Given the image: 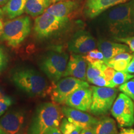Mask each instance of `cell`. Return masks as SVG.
Returning <instances> with one entry per match:
<instances>
[{
    "label": "cell",
    "mask_w": 134,
    "mask_h": 134,
    "mask_svg": "<svg viewBox=\"0 0 134 134\" xmlns=\"http://www.w3.org/2000/svg\"><path fill=\"white\" fill-rule=\"evenodd\" d=\"M132 1L114 6L102 13L100 19L115 37H125L134 34L131 19Z\"/></svg>",
    "instance_id": "6da1fadb"
},
{
    "label": "cell",
    "mask_w": 134,
    "mask_h": 134,
    "mask_svg": "<svg viewBox=\"0 0 134 134\" xmlns=\"http://www.w3.org/2000/svg\"><path fill=\"white\" fill-rule=\"evenodd\" d=\"M11 79L15 86L31 97H44L50 93L51 86L37 70L21 67L13 72Z\"/></svg>",
    "instance_id": "7a4b0ae2"
},
{
    "label": "cell",
    "mask_w": 134,
    "mask_h": 134,
    "mask_svg": "<svg viewBox=\"0 0 134 134\" xmlns=\"http://www.w3.org/2000/svg\"><path fill=\"white\" fill-rule=\"evenodd\" d=\"M63 114L55 102L40 104L36 109L27 134H44L53 127H59Z\"/></svg>",
    "instance_id": "3957f363"
},
{
    "label": "cell",
    "mask_w": 134,
    "mask_h": 134,
    "mask_svg": "<svg viewBox=\"0 0 134 134\" xmlns=\"http://www.w3.org/2000/svg\"><path fill=\"white\" fill-rule=\"evenodd\" d=\"M31 21L29 16L14 18L4 23L1 39L12 48L18 47L29 35Z\"/></svg>",
    "instance_id": "277c9868"
},
{
    "label": "cell",
    "mask_w": 134,
    "mask_h": 134,
    "mask_svg": "<svg viewBox=\"0 0 134 134\" xmlns=\"http://www.w3.org/2000/svg\"><path fill=\"white\" fill-rule=\"evenodd\" d=\"M69 56L65 52L52 50L46 53L39 63L43 73L53 83L65 76Z\"/></svg>",
    "instance_id": "5b68a950"
},
{
    "label": "cell",
    "mask_w": 134,
    "mask_h": 134,
    "mask_svg": "<svg viewBox=\"0 0 134 134\" xmlns=\"http://www.w3.org/2000/svg\"><path fill=\"white\" fill-rule=\"evenodd\" d=\"M68 21V17L60 18L46 11L36 18L34 30L38 37L48 38L63 29Z\"/></svg>",
    "instance_id": "8992f818"
},
{
    "label": "cell",
    "mask_w": 134,
    "mask_h": 134,
    "mask_svg": "<svg viewBox=\"0 0 134 134\" xmlns=\"http://www.w3.org/2000/svg\"><path fill=\"white\" fill-rule=\"evenodd\" d=\"M91 88L93 91V99L90 113L96 115L105 114L113 106L118 90L110 87L91 86Z\"/></svg>",
    "instance_id": "52a82bcc"
},
{
    "label": "cell",
    "mask_w": 134,
    "mask_h": 134,
    "mask_svg": "<svg viewBox=\"0 0 134 134\" xmlns=\"http://www.w3.org/2000/svg\"><path fill=\"white\" fill-rule=\"evenodd\" d=\"M110 113L120 128L130 127L134 124L133 101L124 93H120L117 97Z\"/></svg>",
    "instance_id": "ba28073f"
},
{
    "label": "cell",
    "mask_w": 134,
    "mask_h": 134,
    "mask_svg": "<svg viewBox=\"0 0 134 134\" xmlns=\"http://www.w3.org/2000/svg\"><path fill=\"white\" fill-rule=\"evenodd\" d=\"M89 87L86 81L75 77L66 76L54 83V85L51 86L49 94L53 102L62 104H65L68 97L76 90Z\"/></svg>",
    "instance_id": "9c48e42d"
},
{
    "label": "cell",
    "mask_w": 134,
    "mask_h": 134,
    "mask_svg": "<svg viewBox=\"0 0 134 134\" xmlns=\"http://www.w3.org/2000/svg\"><path fill=\"white\" fill-rule=\"evenodd\" d=\"M68 50L76 54H86L95 49L96 41L89 32L79 31L73 35L68 44Z\"/></svg>",
    "instance_id": "30bf717a"
},
{
    "label": "cell",
    "mask_w": 134,
    "mask_h": 134,
    "mask_svg": "<svg viewBox=\"0 0 134 134\" xmlns=\"http://www.w3.org/2000/svg\"><path fill=\"white\" fill-rule=\"evenodd\" d=\"M24 122L25 114L23 110H11L0 118V127L6 134H21Z\"/></svg>",
    "instance_id": "8fae6325"
},
{
    "label": "cell",
    "mask_w": 134,
    "mask_h": 134,
    "mask_svg": "<svg viewBox=\"0 0 134 134\" xmlns=\"http://www.w3.org/2000/svg\"><path fill=\"white\" fill-rule=\"evenodd\" d=\"M62 110L68 121L82 129L95 126L99 121L98 119L89 114L70 107L63 106L62 108Z\"/></svg>",
    "instance_id": "7c38bea8"
},
{
    "label": "cell",
    "mask_w": 134,
    "mask_h": 134,
    "mask_svg": "<svg viewBox=\"0 0 134 134\" xmlns=\"http://www.w3.org/2000/svg\"><path fill=\"white\" fill-rule=\"evenodd\" d=\"M92 99L93 91L91 88H82L73 92L66 99L65 104L70 108L86 112L90 109Z\"/></svg>",
    "instance_id": "4fadbf2b"
},
{
    "label": "cell",
    "mask_w": 134,
    "mask_h": 134,
    "mask_svg": "<svg viewBox=\"0 0 134 134\" xmlns=\"http://www.w3.org/2000/svg\"><path fill=\"white\" fill-rule=\"evenodd\" d=\"M130 0H86L84 13L88 18L94 19L102 13L116 5L122 4Z\"/></svg>",
    "instance_id": "5bb4252c"
},
{
    "label": "cell",
    "mask_w": 134,
    "mask_h": 134,
    "mask_svg": "<svg viewBox=\"0 0 134 134\" xmlns=\"http://www.w3.org/2000/svg\"><path fill=\"white\" fill-rule=\"evenodd\" d=\"M87 66L88 63L84 56L74 53H71L64 77L71 76L83 81H86Z\"/></svg>",
    "instance_id": "9a60e30c"
},
{
    "label": "cell",
    "mask_w": 134,
    "mask_h": 134,
    "mask_svg": "<svg viewBox=\"0 0 134 134\" xmlns=\"http://www.w3.org/2000/svg\"><path fill=\"white\" fill-rule=\"evenodd\" d=\"M98 49L103 53L104 62L106 63L109 60L120 53L128 52L129 47L126 45L112 42L108 40L100 39L98 42Z\"/></svg>",
    "instance_id": "2e32d148"
},
{
    "label": "cell",
    "mask_w": 134,
    "mask_h": 134,
    "mask_svg": "<svg viewBox=\"0 0 134 134\" xmlns=\"http://www.w3.org/2000/svg\"><path fill=\"white\" fill-rule=\"evenodd\" d=\"M79 3L76 0H65L52 4L47 12L60 18H66L77 9Z\"/></svg>",
    "instance_id": "e0dca14e"
},
{
    "label": "cell",
    "mask_w": 134,
    "mask_h": 134,
    "mask_svg": "<svg viewBox=\"0 0 134 134\" xmlns=\"http://www.w3.org/2000/svg\"><path fill=\"white\" fill-rule=\"evenodd\" d=\"M26 1L27 0H9L2 8L4 14L11 19L21 16L25 12Z\"/></svg>",
    "instance_id": "ac0fdd59"
},
{
    "label": "cell",
    "mask_w": 134,
    "mask_h": 134,
    "mask_svg": "<svg viewBox=\"0 0 134 134\" xmlns=\"http://www.w3.org/2000/svg\"><path fill=\"white\" fill-rule=\"evenodd\" d=\"M52 4L50 0H27L25 12L32 17H38Z\"/></svg>",
    "instance_id": "d6986e66"
},
{
    "label": "cell",
    "mask_w": 134,
    "mask_h": 134,
    "mask_svg": "<svg viewBox=\"0 0 134 134\" xmlns=\"http://www.w3.org/2000/svg\"><path fill=\"white\" fill-rule=\"evenodd\" d=\"M96 134H119L116 123L109 117H103L95 125Z\"/></svg>",
    "instance_id": "ffe728a7"
},
{
    "label": "cell",
    "mask_w": 134,
    "mask_h": 134,
    "mask_svg": "<svg viewBox=\"0 0 134 134\" xmlns=\"http://www.w3.org/2000/svg\"><path fill=\"white\" fill-rule=\"evenodd\" d=\"M107 65L104 61H99L93 64L88 63L86 70V80L91 82L92 80L99 76H103V71Z\"/></svg>",
    "instance_id": "44dd1931"
},
{
    "label": "cell",
    "mask_w": 134,
    "mask_h": 134,
    "mask_svg": "<svg viewBox=\"0 0 134 134\" xmlns=\"http://www.w3.org/2000/svg\"><path fill=\"white\" fill-rule=\"evenodd\" d=\"M133 74H131L125 71H116L113 80L110 81L112 87L115 88L118 86H120L122 84L129 81L130 80L133 79Z\"/></svg>",
    "instance_id": "7402d4cb"
},
{
    "label": "cell",
    "mask_w": 134,
    "mask_h": 134,
    "mask_svg": "<svg viewBox=\"0 0 134 134\" xmlns=\"http://www.w3.org/2000/svg\"><path fill=\"white\" fill-rule=\"evenodd\" d=\"M62 134H81L82 129L71 123L66 118H63L60 125Z\"/></svg>",
    "instance_id": "603a6c76"
},
{
    "label": "cell",
    "mask_w": 134,
    "mask_h": 134,
    "mask_svg": "<svg viewBox=\"0 0 134 134\" xmlns=\"http://www.w3.org/2000/svg\"><path fill=\"white\" fill-rule=\"evenodd\" d=\"M12 103L13 100L11 97L6 94L0 89V117L4 114Z\"/></svg>",
    "instance_id": "cb8c5ba5"
},
{
    "label": "cell",
    "mask_w": 134,
    "mask_h": 134,
    "mask_svg": "<svg viewBox=\"0 0 134 134\" xmlns=\"http://www.w3.org/2000/svg\"><path fill=\"white\" fill-rule=\"evenodd\" d=\"M84 57L86 59L87 62L91 63V64L104 60L103 53L98 49H94L89 52L85 56H84Z\"/></svg>",
    "instance_id": "d4e9b609"
},
{
    "label": "cell",
    "mask_w": 134,
    "mask_h": 134,
    "mask_svg": "<svg viewBox=\"0 0 134 134\" xmlns=\"http://www.w3.org/2000/svg\"><path fill=\"white\" fill-rule=\"evenodd\" d=\"M119 90L134 101V78L120 85Z\"/></svg>",
    "instance_id": "484cf974"
},
{
    "label": "cell",
    "mask_w": 134,
    "mask_h": 134,
    "mask_svg": "<svg viewBox=\"0 0 134 134\" xmlns=\"http://www.w3.org/2000/svg\"><path fill=\"white\" fill-rule=\"evenodd\" d=\"M115 41L124 43L129 47L132 52H134V36L125 37H115L114 38Z\"/></svg>",
    "instance_id": "4316f807"
},
{
    "label": "cell",
    "mask_w": 134,
    "mask_h": 134,
    "mask_svg": "<svg viewBox=\"0 0 134 134\" xmlns=\"http://www.w3.org/2000/svg\"><path fill=\"white\" fill-rule=\"evenodd\" d=\"M92 84L96 86L99 87H110L112 88L111 82H109L105 79V78L103 76H99L96 78H94L92 80L91 82Z\"/></svg>",
    "instance_id": "83f0119b"
},
{
    "label": "cell",
    "mask_w": 134,
    "mask_h": 134,
    "mask_svg": "<svg viewBox=\"0 0 134 134\" xmlns=\"http://www.w3.org/2000/svg\"><path fill=\"white\" fill-rule=\"evenodd\" d=\"M115 70L113 68L107 65L103 71V76L107 81L110 82L112 81L115 73Z\"/></svg>",
    "instance_id": "f1b7e54d"
},
{
    "label": "cell",
    "mask_w": 134,
    "mask_h": 134,
    "mask_svg": "<svg viewBox=\"0 0 134 134\" xmlns=\"http://www.w3.org/2000/svg\"><path fill=\"white\" fill-rule=\"evenodd\" d=\"M8 63V58L6 53L3 50V48L0 47V73L3 71V70L6 68Z\"/></svg>",
    "instance_id": "f546056e"
},
{
    "label": "cell",
    "mask_w": 134,
    "mask_h": 134,
    "mask_svg": "<svg viewBox=\"0 0 134 134\" xmlns=\"http://www.w3.org/2000/svg\"><path fill=\"white\" fill-rule=\"evenodd\" d=\"M125 71L129 73H131V74H134V53L133 55V57H132L131 61L130 62L127 69Z\"/></svg>",
    "instance_id": "4dcf8cb0"
},
{
    "label": "cell",
    "mask_w": 134,
    "mask_h": 134,
    "mask_svg": "<svg viewBox=\"0 0 134 134\" xmlns=\"http://www.w3.org/2000/svg\"><path fill=\"white\" fill-rule=\"evenodd\" d=\"M81 134H96L95 133V126L83 129L81 130Z\"/></svg>",
    "instance_id": "1f68e13d"
},
{
    "label": "cell",
    "mask_w": 134,
    "mask_h": 134,
    "mask_svg": "<svg viewBox=\"0 0 134 134\" xmlns=\"http://www.w3.org/2000/svg\"><path fill=\"white\" fill-rule=\"evenodd\" d=\"M44 134H62L60 127H53L47 131Z\"/></svg>",
    "instance_id": "d6a6232c"
},
{
    "label": "cell",
    "mask_w": 134,
    "mask_h": 134,
    "mask_svg": "<svg viewBox=\"0 0 134 134\" xmlns=\"http://www.w3.org/2000/svg\"><path fill=\"white\" fill-rule=\"evenodd\" d=\"M119 134H134V129L132 128H123Z\"/></svg>",
    "instance_id": "836d02e7"
},
{
    "label": "cell",
    "mask_w": 134,
    "mask_h": 134,
    "mask_svg": "<svg viewBox=\"0 0 134 134\" xmlns=\"http://www.w3.org/2000/svg\"><path fill=\"white\" fill-rule=\"evenodd\" d=\"M132 4H131V12H130V14H131V19L132 24L134 27V0H131Z\"/></svg>",
    "instance_id": "e575fe53"
},
{
    "label": "cell",
    "mask_w": 134,
    "mask_h": 134,
    "mask_svg": "<svg viewBox=\"0 0 134 134\" xmlns=\"http://www.w3.org/2000/svg\"><path fill=\"white\" fill-rule=\"evenodd\" d=\"M4 23H3L2 21V19H0V37L2 35L3 32V29H4Z\"/></svg>",
    "instance_id": "d590c367"
},
{
    "label": "cell",
    "mask_w": 134,
    "mask_h": 134,
    "mask_svg": "<svg viewBox=\"0 0 134 134\" xmlns=\"http://www.w3.org/2000/svg\"><path fill=\"white\" fill-rule=\"evenodd\" d=\"M8 1L9 0H0V6H4Z\"/></svg>",
    "instance_id": "8d00e7d4"
},
{
    "label": "cell",
    "mask_w": 134,
    "mask_h": 134,
    "mask_svg": "<svg viewBox=\"0 0 134 134\" xmlns=\"http://www.w3.org/2000/svg\"><path fill=\"white\" fill-rule=\"evenodd\" d=\"M4 11H3L2 8H0V19H2L3 17H4Z\"/></svg>",
    "instance_id": "74e56055"
},
{
    "label": "cell",
    "mask_w": 134,
    "mask_h": 134,
    "mask_svg": "<svg viewBox=\"0 0 134 134\" xmlns=\"http://www.w3.org/2000/svg\"><path fill=\"white\" fill-rule=\"evenodd\" d=\"M51 1L52 4H53V3H57L58 1H65V0H50Z\"/></svg>",
    "instance_id": "f35d334b"
},
{
    "label": "cell",
    "mask_w": 134,
    "mask_h": 134,
    "mask_svg": "<svg viewBox=\"0 0 134 134\" xmlns=\"http://www.w3.org/2000/svg\"><path fill=\"white\" fill-rule=\"evenodd\" d=\"M0 134H6V133H5V132L4 131V130L2 129V128H1V127H0Z\"/></svg>",
    "instance_id": "ab89813d"
}]
</instances>
